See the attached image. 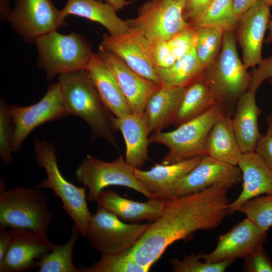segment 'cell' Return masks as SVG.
<instances>
[{
    "label": "cell",
    "mask_w": 272,
    "mask_h": 272,
    "mask_svg": "<svg viewBox=\"0 0 272 272\" xmlns=\"http://www.w3.org/2000/svg\"><path fill=\"white\" fill-rule=\"evenodd\" d=\"M226 184L173 197L165 201L160 216L150 224L132 247L135 261L150 269L172 244L188 240L198 230H212L230 215Z\"/></svg>",
    "instance_id": "obj_1"
},
{
    "label": "cell",
    "mask_w": 272,
    "mask_h": 272,
    "mask_svg": "<svg viewBox=\"0 0 272 272\" xmlns=\"http://www.w3.org/2000/svg\"><path fill=\"white\" fill-rule=\"evenodd\" d=\"M150 223H128L98 205L92 214L86 238L90 246L101 254L121 252L134 246Z\"/></svg>",
    "instance_id": "obj_9"
},
{
    "label": "cell",
    "mask_w": 272,
    "mask_h": 272,
    "mask_svg": "<svg viewBox=\"0 0 272 272\" xmlns=\"http://www.w3.org/2000/svg\"><path fill=\"white\" fill-rule=\"evenodd\" d=\"M267 130L262 135L255 152L272 169V113L265 118Z\"/></svg>",
    "instance_id": "obj_40"
},
{
    "label": "cell",
    "mask_w": 272,
    "mask_h": 272,
    "mask_svg": "<svg viewBox=\"0 0 272 272\" xmlns=\"http://www.w3.org/2000/svg\"><path fill=\"white\" fill-rule=\"evenodd\" d=\"M98 54L114 76L132 112L144 113L149 99L161 86L137 73L115 54L100 47Z\"/></svg>",
    "instance_id": "obj_18"
},
{
    "label": "cell",
    "mask_w": 272,
    "mask_h": 272,
    "mask_svg": "<svg viewBox=\"0 0 272 272\" xmlns=\"http://www.w3.org/2000/svg\"><path fill=\"white\" fill-rule=\"evenodd\" d=\"M217 105L203 75L185 87L176 118L175 127L204 114Z\"/></svg>",
    "instance_id": "obj_28"
},
{
    "label": "cell",
    "mask_w": 272,
    "mask_h": 272,
    "mask_svg": "<svg viewBox=\"0 0 272 272\" xmlns=\"http://www.w3.org/2000/svg\"><path fill=\"white\" fill-rule=\"evenodd\" d=\"M268 82L272 85V78L268 79Z\"/></svg>",
    "instance_id": "obj_49"
},
{
    "label": "cell",
    "mask_w": 272,
    "mask_h": 272,
    "mask_svg": "<svg viewBox=\"0 0 272 272\" xmlns=\"http://www.w3.org/2000/svg\"><path fill=\"white\" fill-rule=\"evenodd\" d=\"M267 28L269 30V32L266 37L265 41L267 43H269L272 41V18L269 19Z\"/></svg>",
    "instance_id": "obj_47"
},
{
    "label": "cell",
    "mask_w": 272,
    "mask_h": 272,
    "mask_svg": "<svg viewBox=\"0 0 272 272\" xmlns=\"http://www.w3.org/2000/svg\"><path fill=\"white\" fill-rule=\"evenodd\" d=\"M239 21L233 9V0H214L203 14L190 24L196 28L217 27L224 32L235 30Z\"/></svg>",
    "instance_id": "obj_31"
},
{
    "label": "cell",
    "mask_w": 272,
    "mask_h": 272,
    "mask_svg": "<svg viewBox=\"0 0 272 272\" xmlns=\"http://www.w3.org/2000/svg\"><path fill=\"white\" fill-rule=\"evenodd\" d=\"M12 29L26 43L67 25L51 0H16L8 21Z\"/></svg>",
    "instance_id": "obj_11"
},
{
    "label": "cell",
    "mask_w": 272,
    "mask_h": 272,
    "mask_svg": "<svg viewBox=\"0 0 272 272\" xmlns=\"http://www.w3.org/2000/svg\"><path fill=\"white\" fill-rule=\"evenodd\" d=\"M257 0H233V9L237 19L239 21L241 16Z\"/></svg>",
    "instance_id": "obj_44"
},
{
    "label": "cell",
    "mask_w": 272,
    "mask_h": 272,
    "mask_svg": "<svg viewBox=\"0 0 272 272\" xmlns=\"http://www.w3.org/2000/svg\"><path fill=\"white\" fill-rule=\"evenodd\" d=\"M60 12L64 19L69 15H74L99 23L111 35H120L131 30L126 21L120 19L111 5L101 1L67 0Z\"/></svg>",
    "instance_id": "obj_25"
},
{
    "label": "cell",
    "mask_w": 272,
    "mask_h": 272,
    "mask_svg": "<svg viewBox=\"0 0 272 272\" xmlns=\"http://www.w3.org/2000/svg\"><path fill=\"white\" fill-rule=\"evenodd\" d=\"M161 86L186 87L201 77L205 70L197 57L195 47L167 68L155 67Z\"/></svg>",
    "instance_id": "obj_29"
},
{
    "label": "cell",
    "mask_w": 272,
    "mask_h": 272,
    "mask_svg": "<svg viewBox=\"0 0 272 272\" xmlns=\"http://www.w3.org/2000/svg\"><path fill=\"white\" fill-rule=\"evenodd\" d=\"M11 10L10 0H0V19L1 21H8Z\"/></svg>",
    "instance_id": "obj_45"
},
{
    "label": "cell",
    "mask_w": 272,
    "mask_h": 272,
    "mask_svg": "<svg viewBox=\"0 0 272 272\" xmlns=\"http://www.w3.org/2000/svg\"><path fill=\"white\" fill-rule=\"evenodd\" d=\"M214 0H185L183 16L190 24L196 21Z\"/></svg>",
    "instance_id": "obj_42"
},
{
    "label": "cell",
    "mask_w": 272,
    "mask_h": 272,
    "mask_svg": "<svg viewBox=\"0 0 272 272\" xmlns=\"http://www.w3.org/2000/svg\"><path fill=\"white\" fill-rule=\"evenodd\" d=\"M202 156L169 164H155L148 171L133 168V173L154 198L166 201L173 198L172 190L175 183L189 172Z\"/></svg>",
    "instance_id": "obj_20"
},
{
    "label": "cell",
    "mask_w": 272,
    "mask_h": 272,
    "mask_svg": "<svg viewBox=\"0 0 272 272\" xmlns=\"http://www.w3.org/2000/svg\"><path fill=\"white\" fill-rule=\"evenodd\" d=\"M75 175L78 182L88 187L89 201L96 202L100 192L109 186H125L148 199L154 198L136 178L133 168L121 156L114 161L105 162L87 155L77 169Z\"/></svg>",
    "instance_id": "obj_8"
},
{
    "label": "cell",
    "mask_w": 272,
    "mask_h": 272,
    "mask_svg": "<svg viewBox=\"0 0 272 272\" xmlns=\"http://www.w3.org/2000/svg\"><path fill=\"white\" fill-rule=\"evenodd\" d=\"M236 40L235 30L224 32L221 51L203 73L217 105L226 113L248 90L251 77L238 56Z\"/></svg>",
    "instance_id": "obj_3"
},
{
    "label": "cell",
    "mask_w": 272,
    "mask_h": 272,
    "mask_svg": "<svg viewBox=\"0 0 272 272\" xmlns=\"http://www.w3.org/2000/svg\"><path fill=\"white\" fill-rule=\"evenodd\" d=\"M263 1L269 7L272 6V0H263Z\"/></svg>",
    "instance_id": "obj_48"
},
{
    "label": "cell",
    "mask_w": 272,
    "mask_h": 272,
    "mask_svg": "<svg viewBox=\"0 0 272 272\" xmlns=\"http://www.w3.org/2000/svg\"><path fill=\"white\" fill-rule=\"evenodd\" d=\"M242 180L238 166L220 162L203 155L197 164L174 184L173 197L203 191L214 185L226 184L232 187Z\"/></svg>",
    "instance_id": "obj_15"
},
{
    "label": "cell",
    "mask_w": 272,
    "mask_h": 272,
    "mask_svg": "<svg viewBox=\"0 0 272 272\" xmlns=\"http://www.w3.org/2000/svg\"><path fill=\"white\" fill-rule=\"evenodd\" d=\"M150 42L151 53L155 67L167 68L177 60L171 51L167 41L156 39Z\"/></svg>",
    "instance_id": "obj_39"
},
{
    "label": "cell",
    "mask_w": 272,
    "mask_h": 272,
    "mask_svg": "<svg viewBox=\"0 0 272 272\" xmlns=\"http://www.w3.org/2000/svg\"><path fill=\"white\" fill-rule=\"evenodd\" d=\"M270 8L263 0H257L240 18L236 39L242 51V60L248 69L262 60V48L270 19Z\"/></svg>",
    "instance_id": "obj_17"
},
{
    "label": "cell",
    "mask_w": 272,
    "mask_h": 272,
    "mask_svg": "<svg viewBox=\"0 0 272 272\" xmlns=\"http://www.w3.org/2000/svg\"><path fill=\"white\" fill-rule=\"evenodd\" d=\"M197 28L195 45L197 57L206 70L216 59L222 47L224 31L213 26Z\"/></svg>",
    "instance_id": "obj_33"
},
{
    "label": "cell",
    "mask_w": 272,
    "mask_h": 272,
    "mask_svg": "<svg viewBox=\"0 0 272 272\" xmlns=\"http://www.w3.org/2000/svg\"><path fill=\"white\" fill-rule=\"evenodd\" d=\"M79 272H147L150 269L134 260L132 248L115 254H101L100 259L90 266H80Z\"/></svg>",
    "instance_id": "obj_32"
},
{
    "label": "cell",
    "mask_w": 272,
    "mask_h": 272,
    "mask_svg": "<svg viewBox=\"0 0 272 272\" xmlns=\"http://www.w3.org/2000/svg\"><path fill=\"white\" fill-rule=\"evenodd\" d=\"M237 166L242 174V189L229 203L230 214L251 198L262 194L272 195V169L255 151L242 153Z\"/></svg>",
    "instance_id": "obj_19"
},
{
    "label": "cell",
    "mask_w": 272,
    "mask_h": 272,
    "mask_svg": "<svg viewBox=\"0 0 272 272\" xmlns=\"http://www.w3.org/2000/svg\"><path fill=\"white\" fill-rule=\"evenodd\" d=\"M9 248L0 262L1 272H23L38 267L40 259L56 245L47 233L11 228Z\"/></svg>",
    "instance_id": "obj_13"
},
{
    "label": "cell",
    "mask_w": 272,
    "mask_h": 272,
    "mask_svg": "<svg viewBox=\"0 0 272 272\" xmlns=\"http://www.w3.org/2000/svg\"><path fill=\"white\" fill-rule=\"evenodd\" d=\"M7 228L0 225V262L4 259L11 243V236Z\"/></svg>",
    "instance_id": "obj_43"
},
{
    "label": "cell",
    "mask_w": 272,
    "mask_h": 272,
    "mask_svg": "<svg viewBox=\"0 0 272 272\" xmlns=\"http://www.w3.org/2000/svg\"><path fill=\"white\" fill-rule=\"evenodd\" d=\"M267 238V231L261 230L246 217L219 237L216 246L212 251L198 254L201 259L210 262L229 260L233 263L263 245Z\"/></svg>",
    "instance_id": "obj_16"
},
{
    "label": "cell",
    "mask_w": 272,
    "mask_h": 272,
    "mask_svg": "<svg viewBox=\"0 0 272 272\" xmlns=\"http://www.w3.org/2000/svg\"><path fill=\"white\" fill-rule=\"evenodd\" d=\"M14 124L10 105L1 98L0 100V158L6 165L13 160V142Z\"/></svg>",
    "instance_id": "obj_35"
},
{
    "label": "cell",
    "mask_w": 272,
    "mask_h": 272,
    "mask_svg": "<svg viewBox=\"0 0 272 272\" xmlns=\"http://www.w3.org/2000/svg\"><path fill=\"white\" fill-rule=\"evenodd\" d=\"M85 70L101 99L115 117L132 112L114 76L98 53H93Z\"/></svg>",
    "instance_id": "obj_23"
},
{
    "label": "cell",
    "mask_w": 272,
    "mask_h": 272,
    "mask_svg": "<svg viewBox=\"0 0 272 272\" xmlns=\"http://www.w3.org/2000/svg\"><path fill=\"white\" fill-rule=\"evenodd\" d=\"M175 272H224L233 263L229 260L210 262L201 259L198 253L192 252L182 260L172 258L169 261Z\"/></svg>",
    "instance_id": "obj_36"
},
{
    "label": "cell",
    "mask_w": 272,
    "mask_h": 272,
    "mask_svg": "<svg viewBox=\"0 0 272 272\" xmlns=\"http://www.w3.org/2000/svg\"><path fill=\"white\" fill-rule=\"evenodd\" d=\"M99 47L115 54L137 73L161 86L152 60L150 42L140 32L131 29L118 35L105 34Z\"/></svg>",
    "instance_id": "obj_14"
},
{
    "label": "cell",
    "mask_w": 272,
    "mask_h": 272,
    "mask_svg": "<svg viewBox=\"0 0 272 272\" xmlns=\"http://www.w3.org/2000/svg\"><path fill=\"white\" fill-rule=\"evenodd\" d=\"M197 36V28L190 25L167 41L169 47L176 59L194 48Z\"/></svg>",
    "instance_id": "obj_37"
},
{
    "label": "cell",
    "mask_w": 272,
    "mask_h": 272,
    "mask_svg": "<svg viewBox=\"0 0 272 272\" xmlns=\"http://www.w3.org/2000/svg\"><path fill=\"white\" fill-rule=\"evenodd\" d=\"M136 0H105L106 3L111 5L116 11L122 10L130 3Z\"/></svg>",
    "instance_id": "obj_46"
},
{
    "label": "cell",
    "mask_w": 272,
    "mask_h": 272,
    "mask_svg": "<svg viewBox=\"0 0 272 272\" xmlns=\"http://www.w3.org/2000/svg\"><path fill=\"white\" fill-rule=\"evenodd\" d=\"M272 78V56L263 59L257 69L251 73L248 91L255 93L264 81Z\"/></svg>",
    "instance_id": "obj_41"
},
{
    "label": "cell",
    "mask_w": 272,
    "mask_h": 272,
    "mask_svg": "<svg viewBox=\"0 0 272 272\" xmlns=\"http://www.w3.org/2000/svg\"><path fill=\"white\" fill-rule=\"evenodd\" d=\"M81 234L74 224L70 239L63 244H56L43 255L38 263L39 272H79L73 261L72 255L75 244Z\"/></svg>",
    "instance_id": "obj_30"
},
{
    "label": "cell",
    "mask_w": 272,
    "mask_h": 272,
    "mask_svg": "<svg viewBox=\"0 0 272 272\" xmlns=\"http://www.w3.org/2000/svg\"><path fill=\"white\" fill-rule=\"evenodd\" d=\"M185 89L161 86L151 97L144 110L151 132L161 131L173 124Z\"/></svg>",
    "instance_id": "obj_27"
},
{
    "label": "cell",
    "mask_w": 272,
    "mask_h": 272,
    "mask_svg": "<svg viewBox=\"0 0 272 272\" xmlns=\"http://www.w3.org/2000/svg\"><path fill=\"white\" fill-rule=\"evenodd\" d=\"M225 112L216 105L204 114L187 121L172 131H158L149 137L150 144L158 143L169 148L162 164H169L205 154L208 134L220 115Z\"/></svg>",
    "instance_id": "obj_7"
},
{
    "label": "cell",
    "mask_w": 272,
    "mask_h": 272,
    "mask_svg": "<svg viewBox=\"0 0 272 272\" xmlns=\"http://www.w3.org/2000/svg\"><path fill=\"white\" fill-rule=\"evenodd\" d=\"M41 189L18 187L7 189L0 181V225L47 233L53 214Z\"/></svg>",
    "instance_id": "obj_5"
},
{
    "label": "cell",
    "mask_w": 272,
    "mask_h": 272,
    "mask_svg": "<svg viewBox=\"0 0 272 272\" xmlns=\"http://www.w3.org/2000/svg\"><path fill=\"white\" fill-rule=\"evenodd\" d=\"M237 211L244 214L261 230L267 231L272 227V195L251 198L243 203Z\"/></svg>",
    "instance_id": "obj_34"
},
{
    "label": "cell",
    "mask_w": 272,
    "mask_h": 272,
    "mask_svg": "<svg viewBox=\"0 0 272 272\" xmlns=\"http://www.w3.org/2000/svg\"><path fill=\"white\" fill-rule=\"evenodd\" d=\"M185 0H148L137 16L126 20L128 27L142 33L150 41H168L190 24L183 16Z\"/></svg>",
    "instance_id": "obj_10"
},
{
    "label": "cell",
    "mask_w": 272,
    "mask_h": 272,
    "mask_svg": "<svg viewBox=\"0 0 272 272\" xmlns=\"http://www.w3.org/2000/svg\"><path fill=\"white\" fill-rule=\"evenodd\" d=\"M64 106L69 114L78 116L89 126L94 139L100 138L117 148L113 118L85 69L58 76Z\"/></svg>",
    "instance_id": "obj_2"
},
{
    "label": "cell",
    "mask_w": 272,
    "mask_h": 272,
    "mask_svg": "<svg viewBox=\"0 0 272 272\" xmlns=\"http://www.w3.org/2000/svg\"><path fill=\"white\" fill-rule=\"evenodd\" d=\"M35 161L46 174V179L35 186L39 189H50L61 201V207L73 220L81 235L86 237L92 214L88 207L86 186L78 187L67 181L58 167L56 149L45 140L34 142Z\"/></svg>",
    "instance_id": "obj_4"
},
{
    "label": "cell",
    "mask_w": 272,
    "mask_h": 272,
    "mask_svg": "<svg viewBox=\"0 0 272 272\" xmlns=\"http://www.w3.org/2000/svg\"><path fill=\"white\" fill-rule=\"evenodd\" d=\"M37 64L46 79L85 70L93 53L90 44L81 34H62L52 31L37 38Z\"/></svg>",
    "instance_id": "obj_6"
},
{
    "label": "cell",
    "mask_w": 272,
    "mask_h": 272,
    "mask_svg": "<svg viewBox=\"0 0 272 272\" xmlns=\"http://www.w3.org/2000/svg\"><path fill=\"white\" fill-rule=\"evenodd\" d=\"M255 93L247 90L238 99L233 128L242 153L255 151L261 137L258 117L261 111L257 105Z\"/></svg>",
    "instance_id": "obj_24"
},
{
    "label": "cell",
    "mask_w": 272,
    "mask_h": 272,
    "mask_svg": "<svg viewBox=\"0 0 272 272\" xmlns=\"http://www.w3.org/2000/svg\"><path fill=\"white\" fill-rule=\"evenodd\" d=\"M205 154L225 163L237 166L242 154L235 134L232 118L224 112L210 129L205 144Z\"/></svg>",
    "instance_id": "obj_26"
},
{
    "label": "cell",
    "mask_w": 272,
    "mask_h": 272,
    "mask_svg": "<svg viewBox=\"0 0 272 272\" xmlns=\"http://www.w3.org/2000/svg\"><path fill=\"white\" fill-rule=\"evenodd\" d=\"M116 130L122 133L125 146V161L133 168H141L149 159V134L151 132L144 113L131 112L113 118Z\"/></svg>",
    "instance_id": "obj_22"
},
{
    "label": "cell",
    "mask_w": 272,
    "mask_h": 272,
    "mask_svg": "<svg viewBox=\"0 0 272 272\" xmlns=\"http://www.w3.org/2000/svg\"><path fill=\"white\" fill-rule=\"evenodd\" d=\"M242 269L246 272H272V260L263 245L254 250L244 258Z\"/></svg>",
    "instance_id": "obj_38"
},
{
    "label": "cell",
    "mask_w": 272,
    "mask_h": 272,
    "mask_svg": "<svg viewBox=\"0 0 272 272\" xmlns=\"http://www.w3.org/2000/svg\"><path fill=\"white\" fill-rule=\"evenodd\" d=\"M14 124L13 152L20 150L25 140L37 127L69 115L58 83L50 84L44 96L28 106L10 105Z\"/></svg>",
    "instance_id": "obj_12"
},
{
    "label": "cell",
    "mask_w": 272,
    "mask_h": 272,
    "mask_svg": "<svg viewBox=\"0 0 272 272\" xmlns=\"http://www.w3.org/2000/svg\"><path fill=\"white\" fill-rule=\"evenodd\" d=\"M96 202L122 221L131 224L144 221L154 222L161 215L165 203V201L156 198L145 202L134 201L111 190L101 191Z\"/></svg>",
    "instance_id": "obj_21"
}]
</instances>
